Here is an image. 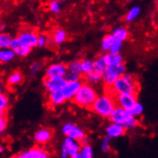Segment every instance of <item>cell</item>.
Listing matches in <instances>:
<instances>
[{
	"mask_svg": "<svg viewBox=\"0 0 158 158\" xmlns=\"http://www.w3.org/2000/svg\"><path fill=\"white\" fill-rule=\"evenodd\" d=\"M106 89V92L113 97L119 94H137L138 85L133 75L126 73L122 77L118 78L113 85Z\"/></svg>",
	"mask_w": 158,
	"mask_h": 158,
	"instance_id": "cell-1",
	"label": "cell"
},
{
	"mask_svg": "<svg viewBox=\"0 0 158 158\" xmlns=\"http://www.w3.org/2000/svg\"><path fill=\"white\" fill-rule=\"evenodd\" d=\"M115 107L116 103L114 97L106 91L103 94L98 95L95 102L93 103L89 109L93 113H95L100 117L108 118Z\"/></svg>",
	"mask_w": 158,
	"mask_h": 158,
	"instance_id": "cell-2",
	"label": "cell"
},
{
	"mask_svg": "<svg viewBox=\"0 0 158 158\" xmlns=\"http://www.w3.org/2000/svg\"><path fill=\"white\" fill-rule=\"evenodd\" d=\"M98 97V93L95 87L83 81L81 88L77 92L76 96L72 100L73 103L82 108H90L93 103Z\"/></svg>",
	"mask_w": 158,
	"mask_h": 158,
	"instance_id": "cell-3",
	"label": "cell"
},
{
	"mask_svg": "<svg viewBox=\"0 0 158 158\" xmlns=\"http://www.w3.org/2000/svg\"><path fill=\"white\" fill-rule=\"evenodd\" d=\"M126 73L127 68L125 64H121V65L115 67H107L102 76V82L104 83V85L106 88H108L113 85L118 78L122 77Z\"/></svg>",
	"mask_w": 158,
	"mask_h": 158,
	"instance_id": "cell-4",
	"label": "cell"
},
{
	"mask_svg": "<svg viewBox=\"0 0 158 158\" xmlns=\"http://www.w3.org/2000/svg\"><path fill=\"white\" fill-rule=\"evenodd\" d=\"M61 131L64 135H65V137L73 139V140L79 141V142L81 140L82 138L85 137V131H83L81 127H80L76 124L70 123V122L62 125Z\"/></svg>",
	"mask_w": 158,
	"mask_h": 158,
	"instance_id": "cell-5",
	"label": "cell"
},
{
	"mask_svg": "<svg viewBox=\"0 0 158 158\" xmlns=\"http://www.w3.org/2000/svg\"><path fill=\"white\" fill-rule=\"evenodd\" d=\"M38 38H39V34L32 29L21 30L16 36V39L23 45L27 46V47H29L31 49H33L34 47H36Z\"/></svg>",
	"mask_w": 158,
	"mask_h": 158,
	"instance_id": "cell-6",
	"label": "cell"
},
{
	"mask_svg": "<svg viewBox=\"0 0 158 158\" xmlns=\"http://www.w3.org/2000/svg\"><path fill=\"white\" fill-rule=\"evenodd\" d=\"M116 106L129 111L137 103V94H119L114 97Z\"/></svg>",
	"mask_w": 158,
	"mask_h": 158,
	"instance_id": "cell-7",
	"label": "cell"
},
{
	"mask_svg": "<svg viewBox=\"0 0 158 158\" xmlns=\"http://www.w3.org/2000/svg\"><path fill=\"white\" fill-rule=\"evenodd\" d=\"M66 72V64L62 62H55L50 64L46 69L45 78H64Z\"/></svg>",
	"mask_w": 158,
	"mask_h": 158,
	"instance_id": "cell-8",
	"label": "cell"
},
{
	"mask_svg": "<svg viewBox=\"0 0 158 158\" xmlns=\"http://www.w3.org/2000/svg\"><path fill=\"white\" fill-rule=\"evenodd\" d=\"M83 81H66L64 86L61 88V92L66 101H72L74 97L76 96L77 92L81 88Z\"/></svg>",
	"mask_w": 158,
	"mask_h": 158,
	"instance_id": "cell-9",
	"label": "cell"
},
{
	"mask_svg": "<svg viewBox=\"0 0 158 158\" xmlns=\"http://www.w3.org/2000/svg\"><path fill=\"white\" fill-rule=\"evenodd\" d=\"M54 136V131L49 127H41L34 134V140L39 145H46Z\"/></svg>",
	"mask_w": 158,
	"mask_h": 158,
	"instance_id": "cell-10",
	"label": "cell"
},
{
	"mask_svg": "<svg viewBox=\"0 0 158 158\" xmlns=\"http://www.w3.org/2000/svg\"><path fill=\"white\" fill-rule=\"evenodd\" d=\"M131 115L128 113V111L121 108L119 106H116L114 108V110L112 111V113L110 114V116L108 117L110 123H114L117 125H120L122 127L126 121L131 117Z\"/></svg>",
	"mask_w": 158,
	"mask_h": 158,
	"instance_id": "cell-11",
	"label": "cell"
},
{
	"mask_svg": "<svg viewBox=\"0 0 158 158\" xmlns=\"http://www.w3.org/2000/svg\"><path fill=\"white\" fill-rule=\"evenodd\" d=\"M65 82L64 78H44L42 81L43 87L48 92L61 90Z\"/></svg>",
	"mask_w": 158,
	"mask_h": 158,
	"instance_id": "cell-12",
	"label": "cell"
},
{
	"mask_svg": "<svg viewBox=\"0 0 158 158\" xmlns=\"http://www.w3.org/2000/svg\"><path fill=\"white\" fill-rule=\"evenodd\" d=\"M10 49L15 53V56H17V57H20V58L27 57V56H29L31 54V52H32L31 48L23 45L16 38L13 39V40L11 42Z\"/></svg>",
	"mask_w": 158,
	"mask_h": 158,
	"instance_id": "cell-13",
	"label": "cell"
},
{
	"mask_svg": "<svg viewBox=\"0 0 158 158\" xmlns=\"http://www.w3.org/2000/svg\"><path fill=\"white\" fill-rule=\"evenodd\" d=\"M62 146L66 150L69 157H73V156L79 155L81 147L79 141L73 140V139H70V138H67V137L64 138Z\"/></svg>",
	"mask_w": 158,
	"mask_h": 158,
	"instance_id": "cell-14",
	"label": "cell"
},
{
	"mask_svg": "<svg viewBox=\"0 0 158 158\" xmlns=\"http://www.w3.org/2000/svg\"><path fill=\"white\" fill-rule=\"evenodd\" d=\"M47 100H48L49 105L52 106L53 107L62 106V105L66 102L65 98H64V96H63V94H62L61 90H57V91L48 92Z\"/></svg>",
	"mask_w": 158,
	"mask_h": 158,
	"instance_id": "cell-15",
	"label": "cell"
},
{
	"mask_svg": "<svg viewBox=\"0 0 158 158\" xmlns=\"http://www.w3.org/2000/svg\"><path fill=\"white\" fill-rule=\"evenodd\" d=\"M126 131L121 127L120 125L114 124V123H110L106 126V136L108 138L112 139V138H119L121 136L125 135Z\"/></svg>",
	"mask_w": 158,
	"mask_h": 158,
	"instance_id": "cell-16",
	"label": "cell"
},
{
	"mask_svg": "<svg viewBox=\"0 0 158 158\" xmlns=\"http://www.w3.org/2000/svg\"><path fill=\"white\" fill-rule=\"evenodd\" d=\"M107 67H115L121 64H124V57L121 54H111L106 53L104 55Z\"/></svg>",
	"mask_w": 158,
	"mask_h": 158,
	"instance_id": "cell-17",
	"label": "cell"
},
{
	"mask_svg": "<svg viewBox=\"0 0 158 158\" xmlns=\"http://www.w3.org/2000/svg\"><path fill=\"white\" fill-rule=\"evenodd\" d=\"M102 76H103V73L96 70L93 68L89 73L83 75V79H85V82L89 83V85H99L102 82Z\"/></svg>",
	"mask_w": 158,
	"mask_h": 158,
	"instance_id": "cell-18",
	"label": "cell"
},
{
	"mask_svg": "<svg viewBox=\"0 0 158 158\" xmlns=\"http://www.w3.org/2000/svg\"><path fill=\"white\" fill-rule=\"evenodd\" d=\"M66 40H67V33L65 32V30H63L62 28H57V29H55L53 31L52 38H51V40L53 41V43L57 45H60L65 42Z\"/></svg>",
	"mask_w": 158,
	"mask_h": 158,
	"instance_id": "cell-19",
	"label": "cell"
},
{
	"mask_svg": "<svg viewBox=\"0 0 158 158\" xmlns=\"http://www.w3.org/2000/svg\"><path fill=\"white\" fill-rule=\"evenodd\" d=\"M110 35H112V38H113L114 40H118V41H121V42L126 41L128 39V36H129L128 31L124 27L115 28Z\"/></svg>",
	"mask_w": 158,
	"mask_h": 158,
	"instance_id": "cell-20",
	"label": "cell"
},
{
	"mask_svg": "<svg viewBox=\"0 0 158 158\" xmlns=\"http://www.w3.org/2000/svg\"><path fill=\"white\" fill-rule=\"evenodd\" d=\"M23 81H24L23 74L19 71H14L9 75L7 79V83L10 86H15L22 83Z\"/></svg>",
	"mask_w": 158,
	"mask_h": 158,
	"instance_id": "cell-21",
	"label": "cell"
},
{
	"mask_svg": "<svg viewBox=\"0 0 158 158\" xmlns=\"http://www.w3.org/2000/svg\"><path fill=\"white\" fill-rule=\"evenodd\" d=\"M42 148L40 147H33L27 151H24L16 155L17 158H38L39 154L40 153Z\"/></svg>",
	"mask_w": 158,
	"mask_h": 158,
	"instance_id": "cell-22",
	"label": "cell"
},
{
	"mask_svg": "<svg viewBox=\"0 0 158 158\" xmlns=\"http://www.w3.org/2000/svg\"><path fill=\"white\" fill-rule=\"evenodd\" d=\"M140 14H141V8L139 6H133L127 11V13L125 16V20L128 23L133 22L136 18L140 15Z\"/></svg>",
	"mask_w": 158,
	"mask_h": 158,
	"instance_id": "cell-23",
	"label": "cell"
},
{
	"mask_svg": "<svg viewBox=\"0 0 158 158\" xmlns=\"http://www.w3.org/2000/svg\"><path fill=\"white\" fill-rule=\"evenodd\" d=\"M15 55L10 49H1L0 50V63H8L15 60Z\"/></svg>",
	"mask_w": 158,
	"mask_h": 158,
	"instance_id": "cell-24",
	"label": "cell"
},
{
	"mask_svg": "<svg viewBox=\"0 0 158 158\" xmlns=\"http://www.w3.org/2000/svg\"><path fill=\"white\" fill-rule=\"evenodd\" d=\"M13 38L11 35L4 32H0V50L10 48Z\"/></svg>",
	"mask_w": 158,
	"mask_h": 158,
	"instance_id": "cell-25",
	"label": "cell"
},
{
	"mask_svg": "<svg viewBox=\"0 0 158 158\" xmlns=\"http://www.w3.org/2000/svg\"><path fill=\"white\" fill-rule=\"evenodd\" d=\"M113 41H114V40L112 38V35H111L110 34L106 35L104 38L102 39V41H101V49H102V51H104L106 54L108 53L110 46H111V44L113 43Z\"/></svg>",
	"mask_w": 158,
	"mask_h": 158,
	"instance_id": "cell-26",
	"label": "cell"
},
{
	"mask_svg": "<svg viewBox=\"0 0 158 158\" xmlns=\"http://www.w3.org/2000/svg\"><path fill=\"white\" fill-rule=\"evenodd\" d=\"M93 68L104 73V71L107 68V65H106V60H105V57L104 55L100 56V57L97 58L96 60L93 61Z\"/></svg>",
	"mask_w": 158,
	"mask_h": 158,
	"instance_id": "cell-27",
	"label": "cell"
},
{
	"mask_svg": "<svg viewBox=\"0 0 158 158\" xmlns=\"http://www.w3.org/2000/svg\"><path fill=\"white\" fill-rule=\"evenodd\" d=\"M80 65H81V76L85 75V74L89 73L93 69V60L89 59H85L82 60H80Z\"/></svg>",
	"mask_w": 158,
	"mask_h": 158,
	"instance_id": "cell-28",
	"label": "cell"
},
{
	"mask_svg": "<svg viewBox=\"0 0 158 158\" xmlns=\"http://www.w3.org/2000/svg\"><path fill=\"white\" fill-rule=\"evenodd\" d=\"M79 156L81 158H93V156H94V152H93L92 147L90 145L81 146L80 152H79Z\"/></svg>",
	"mask_w": 158,
	"mask_h": 158,
	"instance_id": "cell-29",
	"label": "cell"
},
{
	"mask_svg": "<svg viewBox=\"0 0 158 158\" xmlns=\"http://www.w3.org/2000/svg\"><path fill=\"white\" fill-rule=\"evenodd\" d=\"M66 69L70 73L74 74H79L81 75V65H80V60H72L69 63L66 64Z\"/></svg>",
	"mask_w": 158,
	"mask_h": 158,
	"instance_id": "cell-30",
	"label": "cell"
},
{
	"mask_svg": "<svg viewBox=\"0 0 158 158\" xmlns=\"http://www.w3.org/2000/svg\"><path fill=\"white\" fill-rule=\"evenodd\" d=\"M10 106V97L6 93H0V111H7Z\"/></svg>",
	"mask_w": 158,
	"mask_h": 158,
	"instance_id": "cell-31",
	"label": "cell"
},
{
	"mask_svg": "<svg viewBox=\"0 0 158 158\" xmlns=\"http://www.w3.org/2000/svg\"><path fill=\"white\" fill-rule=\"evenodd\" d=\"M143 112H144V106L141 103H139V102H137V103L132 106V108L128 111V113L135 118L141 116L143 114Z\"/></svg>",
	"mask_w": 158,
	"mask_h": 158,
	"instance_id": "cell-32",
	"label": "cell"
},
{
	"mask_svg": "<svg viewBox=\"0 0 158 158\" xmlns=\"http://www.w3.org/2000/svg\"><path fill=\"white\" fill-rule=\"evenodd\" d=\"M122 48H123V42L118 41V40H114L113 43L111 44V46H110L108 53H111V54H120Z\"/></svg>",
	"mask_w": 158,
	"mask_h": 158,
	"instance_id": "cell-33",
	"label": "cell"
},
{
	"mask_svg": "<svg viewBox=\"0 0 158 158\" xmlns=\"http://www.w3.org/2000/svg\"><path fill=\"white\" fill-rule=\"evenodd\" d=\"M110 140H111V139L108 138L107 136H105L103 139H102L101 150L104 153H107L110 151Z\"/></svg>",
	"mask_w": 158,
	"mask_h": 158,
	"instance_id": "cell-34",
	"label": "cell"
},
{
	"mask_svg": "<svg viewBox=\"0 0 158 158\" xmlns=\"http://www.w3.org/2000/svg\"><path fill=\"white\" fill-rule=\"evenodd\" d=\"M48 9L53 14H59L61 10V6L59 1H51L48 4Z\"/></svg>",
	"mask_w": 158,
	"mask_h": 158,
	"instance_id": "cell-35",
	"label": "cell"
},
{
	"mask_svg": "<svg viewBox=\"0 0 158 158\" xmlns=\"http://www.w3.org/2000/svg\"><path fill=\"white\" fill-rule=\"evenodd\" d=\"M49 42V39L47 38V35H45L43 34L39 35V38H38V42H36V47H40V48H43L45 46H47Z\"/></svg>",
	"mask_w": 158,
	"mask_h": 158,
	"instance_id": "cell-36",
	"label": "cell"
},
{
	"mask_svg": "<svg viewBox=\"0 0 158 158\" xmlns=\"http://www.w3.org/2000/svg\"><path fill=\"white\" fill-rule=\"evenodd\" d=\"M64 80L65 81H81V75H79V74H74V73H70V72H66V75L64 76Z\"/></svg>",
	"mask_w": 158,
	"mask_h": 158,
	"instance_id": "cell-37",
	"label": "cell"
},
{
	"mask_svg": "<svg viewBox=\"0 0 158 158\" xmlns=\"http://www.w3.org/2000/svg\"><path fill=\"white\" fill-rule=\"evenodd\" d=\"M29 69H30L31 75H35V74L41 69V63L39 62V61H34V62L31 63Z\"/></svg>",
	"mask_w": 158,
	"mask_h": 158,
	"instance_id": "cell-38",
	"label": "cell"
},
{
	"mask_svg": "<svg viewBox=\"0 0 158 158\" xmlns=\"http://www.w3.org/2000/svg\"><path fill=\"white\" fill-rule=\"evenodd\" d=\"M7 127H8V119L4 118L0 120V134L3 133L6 131Z\"/></svg>",
	"mask_w": 158,
	"mask_h": 158,
	"instance_id": "cell-39",
	"label": "cell"
},
{
	"mask_svg": "<svg viewBox=\"0 0 158 158\" xmlns=\"http://www.w3.org/2000/svg\"><path fill=\"white\" fill-rule=\"evenodd\" d=\"M60 158H70L65 148H63V146L60 147Z\"/></svg>",
	"mask_w": 158,
	"mask_h": 158,
	"instance_id": "cell-40",
	"label": "cell"
},
{
	"mask_svg": "<svg viewBox=\"0 0 158 158\" xmlns=\"http://www.w3.org/2000/svg\"><path fill=\"white\" fill-rule=\"evenodd\" d=\"M38 158H51L50 154L48 153V152H46L45 150H41L40 153L39 154Z\"/></svg>",
	"mask_w": 158,
	"mask_h": 158,
	"instance_id": "cell-41",
	"label": "cell"
},
{
	"mask_svg": "<svg viewBox=\"0 0 158 158\" xmlns=\"http://www.w3.org/2000/svg\"><path fill=\"white\" fill-rule=\"evenodd\" d=\"M80 144L81 146H85V145H89V140H88V138L85 136V138H82L81 140L80 141Z\"/></svg>",
	"mask_w": 158,
	"mask_h": 158,
	"instance_id": "cell-42",
	"label": "cell"
},
{
	"mask_svg": "<svg viewBox=\"0 0 158 158\" xmlns=\"http://www.w3.org/2000/svg\"><path fill=\"white\" fill-rule=\"evenodd\" d=\"M7 118V111H0V120Z\"/></svg>",
	"mask_w": 158,
	"mask_h": 158,
	"instance_id": "cell-43",
	"label": "cell"
},
{
	"mask_svg": "<svg viewBox=\"0 0 158 158\" xmlns=\"http://www.w3.org/2000/svg\"><path fill=\"white\" fill-rule=\"evenodd\" d=\"M3 92H4V83L0 80V93H3Z\"/></svg>",
	"mask_w": 158,
	"mask_h": 158,
	"instance_id": "cell-44",
	"label": "cell"
},
{
	"mask_svg": "<svg viewBox=\"0 0 158 158\" xmlns=\"http://www.w3.org/2000/svg\"><path fill=\"white\" fill-rule=\"evenodd\" d=\"M5 28H6V24L5 23H1V24H0V32H2L5 29Z\"/></svg>",
	"mask_w": 158,
	"mask_h": 158,
	"instance_id": "cell-45",
	"label": "cell"
},
{
	"mask_svg": "<svg viewBox=\"0 0 158 158\" xmlns=\"http://www.w3.org/2000/svg\"><path fill=\"white\" fill-rule=\"evenodd\" d=\"M4 151H5V148L2 145H0V153H3Z\"/></svg>",
	"mask_w": 158,
	"mask_h": 158,
	"instance_id": "cell-46",
	"label": "cell"
},
{
	"mask_svg": "<svg viewBox=\"0 0 158 158\" xmlns=\"http://www.w3.org/2000/svg\"><path fill=\"white\" fill-rule=\"evenodd\" d=\"M70 158H81L79 155H76V156H73V157H70Z\"/></svg>",
	"mask_w": 158,
	"mask_h": 158,
	"instance_id": "cell-47",
	"label": "cell"
},
{
	"mask_svg": "<svg viewBox=\"0 0 158 158\" xmlns=\"http://www.w3.org/2000/svg\"><path fill=\"white\" fill-rule=\"evenodd\" d=\"M10 158H17L16 156H12V157H10Z\"/></svg>",
	"mask_w": 158,
	"mask_h": 158,
	"instance_id": "cell-48",
	"label": "cell"
}]
</instances>
